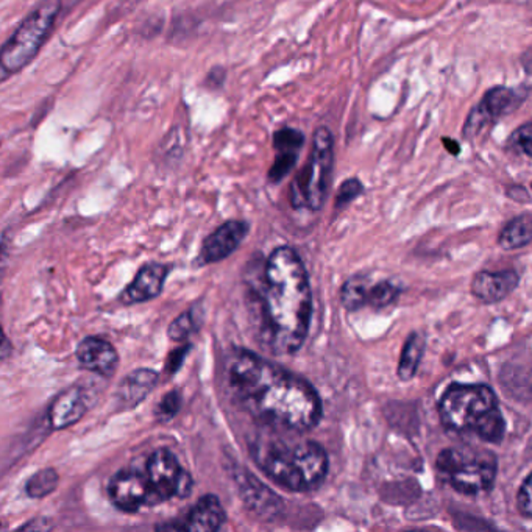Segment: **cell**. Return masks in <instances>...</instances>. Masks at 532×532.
<instances>
[{
    "instance_id": "obj_7",
    "label": "cell",
    "mask_w": 532,
    "mask_h": 532,
    "mask_svg": "<svg viewBox=\"0 0 532 532\" xmlns=\"http://www.w3.org/2000/svg\"><path fill=\"white\" fill-rule=\"evenodd\" d=\"M334 166V134L325 125L315 128L308 161L290 184V205L319 211L327 202Z\"/></svg>"
},
{
    "instance_id": "obj_13",
    "label": "cell",
    "mask_w": 532,
    "mask_h": 532,
    "mask_svg": "<svg viewBox=\"0 0 532 532\" xmlns=\"http://www.w3.org/2000/svg\"><path fill=\"white\" fill-rule=\"evenodd\" d=\"M250 225L245 220H228L212 231L200 248L199 264L208 266L235 253L247 237Z\"/></svg>"
},
{
    "instance_id": "obj_3",
    "label": "cell",
    "mask_w": 532,
    "mask_h": 532,
    "mask_svg": "<svg viewBox=\"0 0 532 532\" xmlns=\"http://www.w3.org/2000/svg\"><path fill=\"white\" fill-rule=\"evenodd\" d=\"M296 434V433H294ZM286 433L269 430L258 435L250 453L269 479L290 492H313L327 478L330 459L325 448L314 441H294Z\"/></svg>"
},
{
    "instance_id": "obj_1",
    "label": "cell",
    "mask_w": 532,
    "mask_h": 532,
    "mask_svg": "<svg viewBox=\"0 0 532 532\" xmlns=\"http://www.w3.org/2000/svg\"><path fill=\"white\" fill-rule=\"evenodd\" d=\"M225 378L231 399L266 430L302 434L321 422L322 401L314 387L253 351H233Z\"/></svg>"
},
{
    "instance_id": "obj_17",
    "label": "cell",
    "mask_w": 532,
    "mask_h": 532,
    "mask_svg": "<svg viewBox=\"0 0 532 532\" xmlns=\"http://www.w3.org/2000/svg\"><path fill=\"white\" fill-rule=\"evenodd\" d=\"M520 283V277L515 270L490 272L481 270L472 281V294L479 302L485 305L498 303L511 296Z\"/></svg>"
},
{
    "instance_id": "obj_14",
    "label": "cell",
    "mask_w": 532,
    "mask_h": 532,
    "mask_svg": "<svg viewBox=\"0 0 532 532\" xmlns=\"http://www.w3.org/2000/svg\"><path fill=\"white\" fill-rule=\"evenodd\" d=\"M75 357L82 369L103 378H113L119 365V353L116 350L115 345L99 336H88L83 339L77 345Z\"/></svg>"
},
{
    "instance_id": "obj_34",
    "label": "cell",
    "mask_w": 532,
    "mask_h": 532,
    "mask_svg": "<svg viewBox=\"0 0 532 532\" xmlns=\"http://www.w3.org/2000/svg\"><path fill=\"white\" fill-rule=\"evenodd\" d=\"M521 67L525 69L528 75H532V47L528 48L520 56Z\"/></svg>"
},
{
    "instance_id": "obj_2",
    "label": "cell",
    "mask_w": 532,
    "mask_h": 532,
    "mask_svg": "<svg viewBox=\"0 0 532 532\" xmlns=\"http://www.w3.org/2000/svg\"><path fill=\"white\" fill-rule=\"evenodd\" d=\"M261 334L269 350L294 355L308 338L313 292L302 258L290 245L267 258L260 290Z\"/></svg>"
},
{
    "instance_id": "obj_8",
    "label": "cell",
    "mask_w": 532,
    "mask_h": 532,
    "mask_svg": "<svg viewBox=\"0 0 532 532\" xmlns=\"http://www.w3.org/2000/svg\"><path fill=\"white\" fill-rule=\"evenodd\" d=\"M145 473L150 479L158 502H169L172 498H186L193 489V479L167 448H158L149 456Z\"/></svg>"
},
{
    "instance_id": "obj_35",
    "label": "cell",
    "mask_w": 532,
    "mask_h": 532,
    "mask_svg": "<svg viewBox=\"0 0 532 532\" xmlns=\"http://www.w3.org/2000/svg\"><path fill=\"white\" fill-rule=\"evenodd\" d=\"M442 144L447 147V150L453 155H459L460 145L456 141L450 140V138H442Z\"/></svg>"
},
{
    "instance_id": "obj_27",
    "label": "cell",
    "mask_w": 532,
    "mask_h": 532,
    "mask_svg": "<svg viewBox=\"0 0 532 532\" xmlns=\"http://www.w3.org/2000/svg\"><path fill=\"white\" fill-rule=\"evenodd\" d=\"M195 330H197V323L193 319V311H189V313L178 315L176 321L170 323L167 333H169L170 340H174V342H186Z\"/></svg>"
},
{
    "instance_id": "obj_4",
    "label": "cell",
    "mask_w": 532,
    "mask_h": 532,
    "mask_svg": "<svg viewBox=\"0 0 532 532\" xmlns=\"http://www.w3.org/2000/svg\"><path fill=\"white\" fill-rule=\"evenodd\" d=\"M439 416L447 430L473 434L489 443H502L506 420L493 389L485 384L454 382L439 401Z\"/></svg>"
},
{
    "instance_id": "obj_19",
    "label": "cell",
    "mask_w": 532,
    "mask_h": 532,
    "mask_svg": "<svg viewBox=\"0 0 532 532\" xmlns=\"http://www.w3.org/2000/svg\"><path fill=\"white\" fill-rule=\"evenodd\" d=\"M425 345H426L425 336L418 331H414L409 334V338L406 339L399 364V376L401 382H411L412 378L417 375L418 367L424 357Z\"/></svg>"
},
{
    "instance_id": "obj_9",
    "label": "cell",
    "mask_w": 532,
    "mask_h": 532,
    "mask_svg": "<svg viewBox=\"0 0 532 532\" xmlns=\"http://www.w3.org/2000/svg\"><path fill=\"white\" fill-rule=\"evenodd\" d=\"M527 88H506V86L490 88L479 100L478 105H475L467 116L466 124L462 128V136L466 140L476 138L489 124L500 121L504 116L512 115L515 109L520 108L521 103L527 100Z\"/></svg>"
},
{
    "instance_id": "obj_31",
    "label": "cell",
    "mask_w": 532,
    "mask_h": 532,
    "mask_svg": "<svg viewBox=\"0 0 532 532\" xmlns=\"http://www.w3.org/2000/svg\"><path fill=\"white\" fill-rule=\"evenodd\" d=\"M189 350H191V344H184L183 347H178L176 351H172L169 355V359H167L166 370L169 373H176V370L180 369V365L184 361V357L188 355Z\"/></svg>"
},
{
    "instance_id": "obj_28",
    "label": "cell",
    "mask_w": 532,
    "mask_h": 532,
    "mask_svg": "<svg viewBox=\"0 0 532 532\" xmlns=\"http://www.w3.org/2000/svg\"><path fill=\"white\" fill-rule=\"evenodd\" d=\"M509 147L520 151L525 157L532 158V121L525 122L514 130L509 138Z\"/></svg>"
},
{
    "instance_id": "obj_29",
    "label": "cell",
    "mask_w": 532,
    "mask_h": 532,
    "mask_svg": "<svg viewBox=\"0 0 532 532\" xmlns=\"http://www.w3.org/2000/svg\"><path fill=\"white\" fill-rule=\"evenodd\" d=\"M364 193L363 183L359 182L357 178H348L345 180L340 188H339L338 195H336V210H344L345 206L350 205L353 200H356L361 193Z\"/></svg>"
},
{
    "instance_id": "obj_5",
    "label": "cell",
    "mask_w": 532,
    "mask_h": 532,
    "mask_svg": "<svg viewBox=\"0 0 532 532\" xmlns=\"http://www.w3.org/2000/svg\"><path fill=\"white\" fill-rule=\"evenodd\" d=\"M61 0H43L14 29L0 48V77L5 82L37 58L60 16Z\"/></svg>"
},
{
    "instance_id": "obj_23",
    "label": "cell",
    "mask_w": 532,
    "mask_h": 532,
    "mask_svg": "<svg viewBox=\"0 0 532 532\" xmlns=\"http://www.w3.org/2000/svg\"><path fill=\"white\" fill-rule=\"evenodd\" d=\"M399 286L392 283V281H380L375 285H370L369 289V302L367 305L373 306V308H386L389 305L397 302L399 296Z\"/></svg>"
},
{
    "instance_id": "obj_36",
    "label": "cell",
    "mask_w": 532,
    "mask_h": 532,
    "mask_svg": "<svg viewBox=\"0 0 532 532\" xmlns=\"http://www.w3.org/2000/svg\"><path fill=\"white\" fill-rule=\"evenodd\" d=\"M44 519H39V521H33V523H29V525H24V527L21 528V529H35V528H38V529H48V528H50V525H47V523H44Z\"/></svg>"
},
{
    "instance_id": "obj_32",
    "label": "cell",
    "mask_w": 532,
    "mask_h": 532,
    "mask_svg": "<svg viewBox=\"0 0 532 532\" xmlns=\"http://www.w3.org/2000/svg\"><path fill=\"white\" fill-rule=\"evenodd\" d=\"M508 195L511 199L517 200V202H528L529 200V193L523 186H512L508 189Z\"/></svg>"
},
{
    "instance_id": "obj_15",
    "label": "cell",
    "mask_w": 532,
    "mask_h": 532,
    "mask_svg": "<svg viewBox=\"0 0 532 532\" xmlns=\"http://www.w3.org/2000/svg\"><path fill=\"white\" fill-rule=\"evenodd\" d=\"M170 267L161 262H150L141 267L133 281L122 292L119 300L127 306L140 305L157 298L163 292L164 283L169 275Z\"/></svg>"
},
{
    "instance_id": "obj_33",
    "label": "cell",
    "mask_w": 532,
    "mask_h": 532,
    "mask_svg": "<svg viewBox=\"0 0 532 532\" xmlns=\"http://www.w3.org/2000/svg\"><path fill=\"white\" fill-rule=\"evenodd\" d=\"M218 73L219 66L214 67V69H211V71H210V73H208V77H206V83H210V86H211V88H214V82H219V83H220V86L224 85L225 75H227V73H225V69L224 71H222V73H220V75H218Z\"/></svg>"
},
{
    "instance_id": "obj_22",
    "label": "cell",
    "mask_w": 532,
    "mask_h": 532,
    "mask_svg": "<svg viewBox=\"0 0 532 532\" xmlns=\"http://www.w3.org/2000/svg\"><path fill=\"white\" fill-rule=\"evenodd\" d=\"M60 476L55 468H43L39 472L31 475L29 481L25 483V493L33 500H41L46 496L54 493L58 487Z\"/></svg>"
},
{
    "instance_id": "obj_21",
    "label": "cell",
    "mask_w": 532,
    "mask_h": 532,
    "mask_svg": "<svg viewBox=\"0 0 532 532\" xmlns=\"http://www.w3.org/2000/svg\"><path fill=\"white\" fill-rule=\"evenodd\" d=\"M370 279L367 275H355L345 281L340 289V302L347 311H357L369 302Z\"/></svg>"
},
{
    "instance_id": "obj_12",
    "label": "cell",
    "mask_w": 532,
    "mask_h": 532,
    "mask_svg": "<svg viewBox=\"0 0 532 532\" xmlns=\"http://www.w3.org/2000/svg\"><path fill=\"white\" fill-rule=\"evenodd\" d=\"M90 392L80 384L67 387L55 397L48 406L47 420L50 428L55 431L67 430L73 425L79 424L90 411Z\"/></svg>"
},
{
    "instance_id": "obj_10",
    "label": "cell",
    "mask_w": 532,
    "mask_h": 532,
    "mask_svg": "<svg viewBox=\"0 0 532 532\" xmlns=\"http://www.w3.org/2000/svg\"><path fill=\"white\" fill-rule=\"evenodd\" d=\"M108 493L116 508L127 514L159 504L147 473L136 468H122L116 473L109 481Z\"/></svg>"
},
{
    "instance_id": "obj_24",
    "label": "cell",
    "mask_w": 532,
    "mask_h": 532,
    "mask_svg": "<svg viewBox=\"0 0 532 532\" xmlns=\"http://www.w3.org/2000/svg\"><path fill=\"white\" fill-rule=\"evenodd\" d=\"M305 133L294 127H281L273 133V150L300 153L305 145Z\"/></svg>"
},
{
    "instance_id": "obj_25",
    "label": "cell",
    "mask_w": 532,
    "mask_h": 532,
    "mask_svg": "<svg viewBox=\"0 0 532 532\" xmlns=\"http://www.w3.org/2000/svg\"><path fill=\"white\" fill-rule=\"evenodd\" d=\"M298 157H300V153H296V151H277L272 167L269 170V182H283L296 167Z\"/></svg>"
},
{
    "instance_id": "obj_18",
    "label": "cell",
    "mask_w": 532,
    "mask_h": 532,
    "mask_svg": "<svg viewBox=\"0 0 532 532\" xmlns=\"http://www.w3.org/2000/svg\"><path fill=\"white\" fill-rule=\"evenodd\" d=\"M159 373L153 369H136L130 372L116 390V401L121 408L133 409L142 403L157 387Z\"/></svg>"
},
{
    "instance_id": "obj_6",
    "label": "cell",
    "mask_w": 532,
    "mask_h": 532,
    "mask_svg": "<svg viewBox=\"0 0 532 532\" xmlns=\"http://www.w3.org/2000/svg\"><path fill=\"white\" fill-rule=\"evenodd\" d=\"M435 468L451 489L462 495H479L495 485L498 459L485 448L451 447L442 450Z\"/></svg>"
},
{
    "instance_id": "obj_37",
    "label": "cell",
    "mask_w": 532,
    "mask_h": 532,
    "mask_svg": "<svg viewBox=\"0 0 532 532\" xmlns=\"http://www.w3.org/2000/svg\"><path fill=\"white\" fill-rule=\"evenodd\" d=\"M8 350H10V342H8V338L4 336V345H2V359H6V356H8Z\"/></svg>"
},
{
    "instance_id": "obj_16",
    "label": "cell",
    "mask_w": 532,
    "mask_h": 532,
    "mask_svg": "<svg viewBox=\"0 0 532 532\" xmlns=\"http://www.w3.org/2000/svg\"><path fill=\"white\" fill-rule=\"evenodd\" d=\"M227 521L224 506L218 496L212 493H206L202 496L195 506L191 509L184 523H174V525H164L163 529H183V531H219L224 527Z\"/></svg>"
},
{
    "instance_id": "obj_11",
    "label": "cell",
    "mask_w": 532,
    "mask_h": 532,
    "mask_svg": "<svg viewBox=\"0 0 532 532\" xmlns=\"http://www.w3.org/2000/svg\"><path fill=\"white\" fill-rule=\"evenodd\" d=\"M237 490L245 508L256 515L258 519L264 521H270L279 517L283 511V502L275 492L269 489L266 484L261 483L252 473L245 472L241 468L239 472L235 470Z\"/></svg>"
},
{
    "instance_id": "obj_26",
    "label": "cell",
    "mask_w": 532,
    "mask_h": 532,
    "mask_svg": "<svg viewBox=\"0 0 532 532\" xmlns=\"http://www.w3.org/2000/svg\"><path fill=\"white\" fill-rule=\"evenodd\" d=\"M182 393L178 392V390H170L158 403L157 409H155V417H157L158 422L167 424V422L176 417V414L182 409Z\"/></svg>"
},
{
    "instance_id": "obj_30",
    "label": "cell",
    "mask_w": 532,
    "mask_h": 532,
    "mask_svg": "<svg viewBox=\"0 0 532 532\" xmlns=\"http://www.w3.org/2000/svg\"><path fill=\"white\" fill-rule=\"evenodd\" d=\"M517 506L523 517L532 520V473L525 479V483L521 484L517 495Z\"/></svg>"
},
{
    "instance_id": "obj_20",
    "label": "cell",
    "mask_w": 532,
    "mask_h": 532,
    "mask_svg": "<svg viewBox=\"0 0 532 532\" xmlns=\"http://www.w3.org/2000/svg\"><path fill=\"white\" fill-rule=\"evenodd\" d=\"M532 241V216L521 214L517 218L509 220L504 225L498 244L504 250H517V248L527 247Z\"/></svg>"
}]
</instances>
